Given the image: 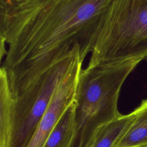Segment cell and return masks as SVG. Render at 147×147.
Segmentation results:
<instances>
[{"instance_id": "9", "label": "cell", "mask_w": 147, "mask_h": 147, "mask_svg": "<svg viewBox=\"0 0 147 147\" xmlns=\"http://www.w3.org/2000/svg\"><path fill=\"white\" fill-rule=\"evenodd\" d=\"M144 60H146V61L147 62V55H146L144 56Z\"/></svg>"}, {"instance_id": "3", "label": "cell", "mask_w": 147, "mask_h": 147, "mask_svg": "<svg viewBox=\"0 0 147 147\" xmlns=\"http://www.w3.org/2000/svg\"><path fill=\"white\" fill-rule=\"evenodd\" d=\"M142 60L105 62L82 69L74 103V133L69 147H90L99 129L121 114L118 110L121 89Z\"/></svg>"}, {"instance_id": "8", "label": "cell", "mask_w": 147, "mask_h": 147, "mask_svg": "<svg viewBox=\"0 0 147 147\" xmlns=\"http://www.w3.org/2000/svg\"><path fill=\"white\" fill-rule=\"evenodd\" d=\"M74 103L62 115L43 147L70 146L74 133Z\"/></svg>"}, {"instance_id": "4", "label": "cell", "mask_w": 147, "mask_h": 147, "mask_svg": "<svg viewBox=\"0 0 147 147\" xmlns=\"http://www.w3.org/2000/svg\"><path fill=\"white\" fill-rule=\"evenodd\" d=\"M88 67L147 55V0H111Z\"/></svg>"}, {"instance_id": "2", "label": "cell", "mask_w": 147, "mask_h": 147, "mask_svg": "<svg viewBox=\"0 0 147 147\" xmlns=\"http://www.w3.org/2000/svg\"><path fill=\"white\" fill-rule=\"evenodd\" d=\"M80 59L76 44L32 80L13 86L1 68L0 147H26L59 86Z\"/></svg>"}, {"instance_id": "1", "label": "cell", "mask_w": 147, "mask_h": 147, "mask_svg": "<svg viewBox=\"0 0 147 147\" xmlns=\"http://www.w3.org/2000/svg\"><path fill=\"white\" fill-rule=\"evenodd\" d=\"M111 0H0L1 66L11 84L33 79L76 44L92 51Z\"/></svg>"}, {"instance_id": "6", "label": "cell", "mask_w": 147, "mask_h": 147, "mask_svg": "<svg viewBox=\"0 0 147 147\" xmlns=\"http://www.w3.org/2000/svg\"><path fill=\"white\" fill-rule=\"evenodd\" d=\"M133 112L134 120L114 147H147V99Z\"/></svg>"}, {"instance_id": "7", "label": "cell", "mask_w": 147, "mask_h": 147, "mask_svg": "<svg viewBox=\"0 0 147 147\" xmlns=\"http://www.w3.org/2000/svg\"><path fill=\"white\" fill-rule=\"evenodd\" d=\"M134 117L133 111L121 114L103 125L96 133L90 147H114L125 133Z\"/></svg>"}, {"instance_id": "5", "label": "cell", "mask_w": 147, "mask_h": 147, "mask_svg": "<svg viewBox=\"0 0 147 147\" xmlns=\"http://www.w3.org/2000/svg\"><path fill=\"white\" fill-rule=\"evenodd\" d=\"M84 60L79 59L55 93L26 147H43L65 110L74 103Z\"/></svg>"}]
</instances>
